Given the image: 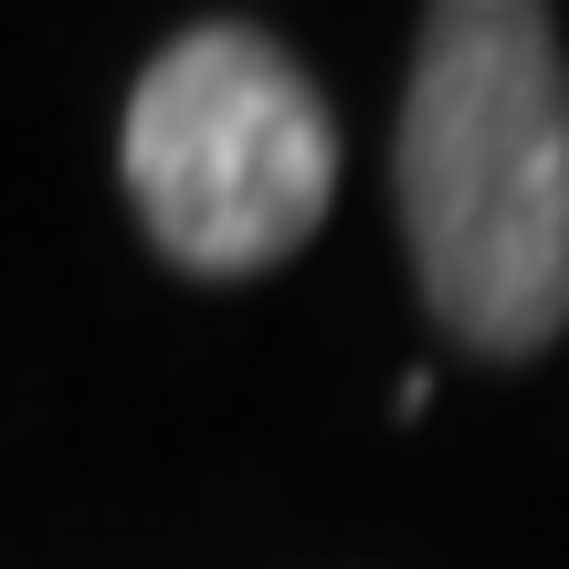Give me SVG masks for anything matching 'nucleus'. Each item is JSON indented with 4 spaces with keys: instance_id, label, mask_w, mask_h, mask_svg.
Instances as JSON below:
<instances>
[{
    "instance_id": "1",
    "label": "nucleus",
    "mask_w": 569,
    "mask_h": 569,
    "mask_svg": "<svg viewBox=\"0 0 569 569\" xmlns=\"http://www.w3.org/2000/svg\"><path fill=\"white\" fill-rule=\"evenodd\" d=\"M401 243L432 317L486 359H538L569 327V63L528 0L422 21L401 96Z\"/></svg>"
},
{
    "instance_id": "2",
    "label": "nucleus",
    "mask_w": 569,
    "mask_h": 569,
    "mask_svg": "<svg viewBox=\"0 0 569 569\" xmlns=\"http://www.w3.org/2000/svg\"><path fill=\"white\" fill-rule=\"evenodd\" d=\"M338 127L306 63L253 21L180 32L127 96V201L180 274H264L327 222Z\"/></svg>"
}]
</instances>
